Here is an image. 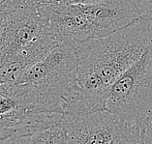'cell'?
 <instances>
[{
	"instance_id": "obj_1",
	"label": "cell",
	"mask_w": 152,
	"mask_h": 144,
	"mask_svg": "<svg viewBox=\"0 0 152 144\" xmlns=\"http://www.w3.org/2000/svg\"><path fill=\"white\" fill-rule=\"evenodd\" d=\"M150 49L152 20L146 17L76 47L77 83L65 99L63 114L106 110L114 82Z\"/></svg>"
},
{
	"instance_id": "obj_2",
	"label": "cell",
	"mask_w": 152,
	"mask_h": 144,
	"mask_svg": "<svg viewBox=\"0 0 152 144\" xmlns=\"http://www.w3.org/2000/svg\"><path fill=\"white\" fill-rule=\"evenodd\" d=\"M49 20L50 31L63 45L76 47L110 35L140 17L132 0H107L93 5H39Z\"/></svg>"
},
{
	"instance_id": "obj_3",
	"label": "cell",
	"mask_w": 152,
	"mask_h": 144,
	"mask_svg": "<svg viewBox=\"0 0 152 144\" xmlns=\"http://www.w3.org/2000/svg\"><path fill=\"white\" fill-rule=\"evenodd\" d=\"M77 79L76 47L61 44L28 68L14 85L37 113L63 114L65 98Z\"/></svg>"
},
{
	"instance_id": "obj_4",
	"label": "cell",
	"mask_w": 152,
	"mask_h": 144,
	"mask_svg": "<svg viewBox=\"0 0 152 144\" xmlns=\"http://www.w3.org/2000/svg\"><path fill=\"white\" fill-rule=\"evenodd\" d=\"M106 110L126 124L145 129L152 115V49L114 82Z\"/></svg>"
},
{
	"instance_id": "obj_5",
	"label": "cell",
	"mask_w": 152,
	"mask_h": 144,
	"mask_svg": "<svg viewBox=\"0 0 152 144\" xmlns=\"http://www.w3.org/2000/svg\"><path fill=\"white\" fill-rule=\"evenodd\" d=\"M60 134L64 144H112L131 125L107 110L62 114Z\"/></svg>"
},
{
	"instance_id": "obj_6",
	"label": "cell",
	"mask_w": 152,
	"mask_h": 144,
	"mask_svg": "<svg viewBox=\"0 0 152 144\" xmlns=\"http://www.w3.org/2000/svg\"><path fill=\"white\" fill-rule=\"evenodd\" d=\"M49 27L34 0L10 12L0 26V59L18 53Z\"/></svg>"
},
{
	"instance_id": "obj_7",
	"label": "cell",
	"mask_w": 152,
	"mask_h": 144,
	"mask_svg": "<svg viewBox=\"0 0 152 144\" xmlns=\"http://www.w3.org/2000/svg\"><path fill=\"white\" fill-rule=\"evenodd\" d=\"M61 115L46 113L37 116L15 134L0 139V144H53L60 131Z\"/></svg>"
},
{
	"instance_id": "obj_8",
	"label": "cell",
	"mask_w": 152,
	"mask_h": 144,
	"mask_svg": "<svg viewBox=\"0 0 152 144\" xmlns=\"http://www.w3.org/2000/svg\"><path fill=\"white\" fill-rule=\"evenodd\" d=\"M144 130L139 127L131 126L128 131L116 138L112 144H142Z\"/></svg>"
},
{
	"instance_id": "obj_9",
	"label": "cell",
	"mask_w": 152,
	"mask_h": 144,
	"mask_svg": "<svg viewBox=\"0 0 152 144\" xmlns=\"http://www.w3.org/2000/svg\"><path fill=\"white\" fill-rule=\"evenodd\" d=\"M140 17L152 20V0H132Z\"/></svg>"
},
{
	"instance_id": "obj_10",
	"label": "cell",
	"mask_w": 152,
	"mask_h": 144,
	"mask_svg": "<svg viewBox=\"0 0 152 144\" xmlns=\"http://www.w3.org/2000/svg\"><path fill=\"white\" fill-rule=\"evenodd\" d=\"M142 144H152V115H150L147 119Z\"/></svg>"
},
{
	"instance_id": "obj_11",
	"label": "cell",
	"mask_w": 152,
	"mask_h": 144,
	"mask_svg": "<svg viewBox=\"0 0 152 144\" xmlns=\"http://www.w3.org/2000/svg\"><path fill=\"white\" fill-rule=\"evenodd\" d=\"M107 0H60V4H83V5H93L98 3L105 2Z\"/></svg>"
},
{
	"instance_id": "obj_12",
	"label": "cell",
	"mask_w": 152,
	"mask_h": 144,
	"mask_svg": "<svg viewBox=\"0 0 152 144\" xmlns=\"http://www.w3.org/2000/svg\"><path fill=\"white\" fill-rule=\"evenodd\" d=\"M36 4L39 5H51L60 2V0H34Z\"/></svg>"
},
{
	"instance_id": "obj_13",
	"label": "cell",
	"mask_w": 152,
	"mask_h": 144,
	"mask_svg": "<svg viewBox=\"0 0 152 144\" xmlns=\"http://www.w3.org/2000/svg\"><path fill=\"white\" fill-rule=\"evenodd\" d=\"M53 144H64V142H63V139H62V136H61V134H60V131H59V134L57 135Z\"/></svg>"
},
{
	"instance_id": "obj_14",
	"label": "cell",
	"mask_w": 152,
	"mask_h": 144,
	"mask_svg": "<svg viewBox=\"0 0 152 144\" xmlns=\"http://www.w3.org/2000/svg\"><path fill=\"white\" fill-rule=\"evenodd\" d=\"M15 1L20 3V4H25V3H27L28 1H30V0H15Z\"/></svg>"
},
{
	"instance_id": "obj_15",
	"label": "cell",
	"mask_w": 152,
	"mask_h": 144,
	"mask_svg": "<svg viewBox=\"0 0 152 144\" xmlns=\"http://www.w3.org/2000/svg\"><path fill=\"white\" fill-rule=\"evenodd\" d=\"M2 23H3V21H2ZM2 23H0V26H1V24H2Z\"/></svg>"
}]
</instances>
